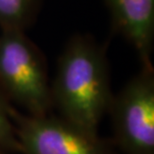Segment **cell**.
I'll return each instance as SVG.
<instances>
[{
  "instance_id": "obj_1",
  "label": "cell",
  "mask_w": 154,
  "mask_h": 154,
  "mask_svg": "<svg viewBox=\"0 0 154 154\" xmlns=\"http://www.w3.org/2000/svg\"><path fill=\"white\" fill-rule=\"evenodd\" d=\"M50 92L52 108L60 117L98 133L113 96L105 49L87 35L70 39L58 60Z\"/></svg>"
},
{
  "instance_id": "obj_2",
  "label": "cell",
  "mask_w": 154,
  "mask_h": 154,
  "mask_svg": "<svg viewBox=\"0 0 154 154\" xmlns=\"http://www.w3.org/2000/svg\"><path fill=\"white\" fill-rule=\"evenodd\" d=\"M0 88L26 114L51 113L47 66L42 53L22 30H0Z\"/></svg>"
},
{
  "instance_id": "obj_3",
  "label": "cell",
  "mask_w": 154,
  "mask_h": 154,
  "mask_svg": "<svg viewBox=\"0 0 154 154\" xmlns=\"http://www.w3.org/2000/svg\"><path fill=\"white\" fill-rule=\"evenodd\" d=\"M111 117L115 145L124 154H154V69L141 71L113 94Z\"/></svg>"
},
{
  "instance_id": "obj_4",
  "label": "cell",
  "mask_w": 154,
  "mask_h": 154,
  "mask_svg": "<svg viewBox=\"0 0 154 154\" xmlns=\"http://www.w3.org/2000/svg\"><path fill=\"white\" fill-rule=\"evenodd\" d=\"M10 117L22 154H115L112 145L60 116H33L12 105Z\"/></svg>"
},
{
  "instance_id": "obj_5",
  "label": "cell",
  "mask_w": 154,
  "mask_h": 154,
  "mask_svg": "<svg viewBox=\"0 0 154 154\" xmlns=\"http://www.w3.org/2000/svg\"><path fill=\"white\" fill-rule=\"evenodd\" d=\"M113 26L136 50L142 67H153L154 0H105Z\"/></svg>"
},
{
  "instance_id": "obj_6",
  "label": "cell",
  "mask_w": 154,
  "mask_h": 154,
  "mask_svg": "<svg viewBox=\"0 0 154 154\" xmlns=\"http://www.w3.org/2000/svg\"><path fill=\"white\" fill-rule=\"evenodd\" d=\"M39 0H0V30H22L35 16Z\"/></svg>"
},
{
  "instance_id": "obj_7",
  "label": "cell",
  "mask_w": 154,
  "mask_h": 154,
  "mask_svg": "<svg viewBox=\"0 0 154 154\" xmlns=\"http://www.w3.org/2000/svg\"><path fill=\"white\" fill-rule=\"evenodd\" d=\"M12 103L0 88V152L22 154V148L14 131L10 117Z\"/></svg>"
},
{
  "instance_id": "obj_8",
  "label": "cell",
  "mask_w": 154,
  "mask_h": 154,
  "mask_svg": "<svg viewBox=\"0 0 154 154\" xmlns=\"http://www.w3.org/2000/svg\"><path fill=\"white\" fill-rule=\"evenodd\" d=\"M0 154H7V153H3V152H0Z\"/></svg>"
}]
</instances>
